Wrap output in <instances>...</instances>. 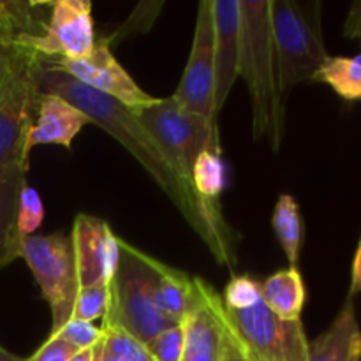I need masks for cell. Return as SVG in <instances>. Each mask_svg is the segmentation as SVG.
<instances>
[{
	"label": "cell",
	"mask_w": 361,
	"mask_h": 361,
	"mask_svg": "<svg viewBox=\"0 0 361 361\" xmlns=\"http://www.w3.org/2000/svg\"><path fill=\"white\" fill-rule=\"evenodd\" d=\"M34 81L39 94H55L69 101L85 113L92 123L115 137L129 154L143 166L148 175L164 190L190 228L208 245L215 259L228 268L235 267V254L229 229L219 212L217 203H208L190 190L176 175L161 145L148 133L133 109L115 99L92 90L44 59L34 69Z\"/></svg>",
	"instance_id": "1"
},
{
	"label": "cell",
	"mask_w": 361,
	"mask_h": 361,
	"mask_svg": "<svg viewBox=\"0 0 361 361\" xmlns=\"http://www.w3.org/2000/svg\"><path fill=\"white\" fill-rule=\"evenodd\" d=\"M240 76L252 102L254 141L281 150L286 127V94L281 87L271 37L270 0H240Z\"/></svg>",
	"instance_id": "2"
},
{
	"label": "cell",
	"mask_w": 361,
	"mask_h": 361,
	"mask_svg": "<svg viewBox=\"0 0 361 361\" xmlns=\"http://www.w3.org/2000/svg\"><path fill=\"white\" fill-rule=\"evenodd\" d=\"M271 37L284 94L316 81L330 59L323 39L319 0H270Z\"/></svg>",
	"instance_id": "3"
},
{
	"label": "cell",
	"mask_w": 361,
	"mask_h": 361,
	"mask_svg": "<svg viewBox=\"0 0 361 361\" xmlns=\"http://www.w3.org/2000/svg\"><path fill=\"white\" fill-rule=\"evenodd\" d=\"M118 242V268L109 286L111 300L102 319L111 321L140 342L148 344L159 334L175 326V323L155 309V271L150 264V256L122 238Z\"/></svg>",
	"instance_id": "4"
},
{
	"label": "cell",
	"mask_w": 361,
	"mask_h": 361,
	"mask_svg": "<svg viewBox=\"0 0 361 361\" xmlns=\"http://www.w3.org/2000/svg\"><path fill=\"white\" fill-rule=\"evenodd\" d=\"M148 133L155 137L182 182L192 189V169L201 152L222 154L219 129L187 113L175 97L159 99L134 111ZM196 194V192H194Z\"/></svg>",
	"instance_id": "5"
},
{
	"label": "cell",
	"mask_w": 361,
	"mask_h": 361,
	"mask_svg": "<svg viewBox=\"0 0 361 361\" xmlns=\"http://www.w3.org/2000/svg\"><path fill=\"white\" fill-rule=\"evenodd\" d=\"M21 257L27 261L42 298L51 309V331H55L73 317L74 300L80 289L71 235L25 236Z\"/></svg>",
	"instance_id": "6"
},
{
	"label": "cell",
	"mask_w": 361,
	"mask_h": 361,
	"mask_svg": "<svg viewBox=\"0 0 361 361\" xmlns=\"http://www.w3.org/2000/svg\"><path fill=\"white\" fill-rule=\"evenodd\" d=\"M226 314L252 361H307L310 344L300 319L275 316L263 300Z\"/></svg>",
	"instance_id": "7"
},
{
	"label": "cell",
	"mask_w": 361,
	"mask_h": 361,
	"mask_svg": "<svg viewBox=\"0 0 361 361\" xmlns=\"http://www.w3.org/2000/svg\"><path fill=\"white\" fill-rule=\"evenodd\" d=\"M175 101L190 115L219 129V109L215 106V60H214V11L212 0L197 6L192 48Z\"/></svg>",
	"instance_id": "8"
},
{
	"label": "cell",
	"mask_w": 361,
	"mask_h": 361,
	"mask_svg": "<svg viewBox=\"0 0 361 361\" xmlns=\"http://www.w3.org/2000/svg\"><path fill=\"white\" fill-rule=\"evenodd\" d=\"M90 0L51 2L42 35L20 42L44 60H80L95 48Z\"/></svg>",
	"instance_id": "9"
},
{
	"label": "cell",
	"mask_w": 361,
	"mask_h": 361,
	"mask_svg": "<svg viewBox=\"0 0 361 361\" xmlns=\"http://www.w3.org/2000/svg\"><path fill=\"white\" fill-rule=\"evenodd\" d=\"M185 345L182 361H221L228 314L222 296L201 277H192L189 309L182 321Z\"/></svg>",
	"instance_id": "10"
},
{
	"label": "cell",
	"mask_w": 361,
	"mask_h": 361,
	"mask_svg": "<svg viewBox=\"0 0 361 361\" xmlns=\"http://www.w3.org/2000/svg\"><path fill=\"white\" fill-rule=\"evenodd\" d=\"M39 60L41 56L0 88V175L14 162L28 161L25 140L37 113L34 69Z\"/></svg>",
	"instance_id": "11"
},
{
	"label": "cell",
	"mask_w": 361,
	"mask_h": 361,
	"mask_svg": "<svg viewBox=\"0 0 361 361\" xmlns=\"http://www.w3.org/2000/svg\"><path fill=\"white\" fill-rule=\"evenodd\" d=\"M56 69L63 71L80 83L87 85L92 90L115 99L133 111L147 108L157 97L148 95L130 74L113 56L111 49L102 42H95V48L90 55L80 60H46Z\"/></svg>",
	"instance_id": "12"
},
{
	"label": "cell",
	"mask_w": 361,
	"mask_h": 361,
	"mask_svg": "<svg viewBox=\"0 0 361 361\" xmlns=\"http://www.w3.org/2000/svg\"><path fill=\"white\" fill-rule=\"evenodd\" d=\"M71 240L80 288L111 284L118 268L120 242L108 222L95 215L78 214Z\"/></svg>",
	"instance_id": "13"
},
{
	"label": "cell",
	"mask_w": 361,
	"mask_h": 361,
	"mask_svg": "<svg viewBox=\"0 0 361 361\" xmlns=\"http://www.w3.org/2000/svg\"><path fill=\"white\" fill-rule=\"evenodd\" d=\"M215 106L221 111L240 76V0H212Z\"/></svg>",
	"instance_id": "14"
},
{
	"label": "cell",
	"mask_w": 361,
	"mask_h": 361,
	"mask_svg": "<svg viewBox=\"0 0 361 361\" xmlns=\"http://www.w3.org/2000/svg\"><path fill=\"white\" fill-rule=\"evenodd\" d=\"M92 120L81 109L55 94H39L37 113L25 140V154L39 145H60L71 150L73 140Z\"/></svg>",
	"instance_id": "15"
},
{
	"label": "cell",
	"mask_w": 361,
	"mask_h": 361,
	"mask_svg": "<svg viewBox=\"0 0 361 361\" xmlns=\"http://www.w3.org/2000/svg\"><path fill=\"white\" fill-rule=\"evenodd\" d=\"M28 161L11 164L0 175V270L21 257L23 236L18 229V201L27 183Z\"/></svg>",
	"instance_id": "16"
},
{
	"label": "cell",
	"mask_w": 361,
	"mask_h": 361,
	"mask_svg": "<svg viewBox=\"0 0 361 361\" xmlns=\"http://www.w3.org/2000/svg\"><path fill=\"white\" fill-rule=\"evenodd\" d=\"M361 330L353 298L345 300L338 316L323 335L309 345L307 361H360Z\"/></svg>",
	"instance_id": "17"
},
{
	"label": "cell",
	"mask_w": 361,
	"mask_h": 361,
	"mask_svg": "<svg viewBox=\"0 0 361 361\" xmlns=\"http://www.w3.org/2000/svg\"><path fill=\"white\" fill-rule=\"evenodd\" d=\"M49 9V2L0 0V42L20 46L25 39L42 35Z\"/></svg>",
	"instance_id": "18"
},
{
	"label": "cell",
	"mask_w": 361,
	"mask_h": 361,
	"mask_svg": "<svg viewBox=\"0 0 361 361\" xmlns=\"http://www.w3.org/2000/svg\"><path fill=\"white\" fill-rule=\"evenodd\" d=\"M150 264L155 271L154 303L155 309L168 317L171 323H182L189 309L192 277L176 268L168 267L162 261L150 256Z\"/></svg>",
	"instance_id": "19"
},
{
	"label": "cell",
	"mask_w": 361,
	"mask_h": 361,
	"mask_svg": "<svg viewBox=\"0 0 361 361\" xmlns=\"http://www.w3.org/2000/svg\"><path fill=\"white\" fill-rule=\"evenodd\" d=\"M263 302L275 316L282 319H300L307 293L303 277L296 267L275 271L274 275L261 282Z\"/></svg>",
	"instance_id": "20"
},
{
	"label": "cell",
	"mask_w": 361,
	"mask_h": 361,
	"mask_svg": "<svg viewBox=\"0 0 361 361\" xmlns=\"http://www.w3.org/2000/svg\"><path fill=\"white\" fill-rule=\"evenodd\" d=\"M271 228L284 249L289 264L296 267L303 245V219L295 197L289 194H282L279 197L271 215Z\"/></svg>",
	"instance_id": "21"
},
{
	"label": "cell",
	"mask_w": 361,
	"mask_h": 361,
	"mask_svg": "<svg viewBox=\"0 0 361 361\" xmlns=\"http://www.w3.org/2000/svg\"><path fill=\"white\" fill-rule=\"evenodd\" d=\"M316 81L326 83L345 101H361V53L356 56H330Z\"/></svg>",
	"instance_id": "22"
},
{
	"label": "cell",
	"mask_w": 361,
	"mask_h": 361,
	"mask_svg": "<svg viewBox=\"0 0 361 361\" xmlns=\"http://www.w3.org/2000/svg\"><path fill=\"white\" fill-rule=\"evenodd\" d=\"M226 187V166L221 154L204 150L197 155L192 169V189L197 197L217 203Z\"/></svg>",
	"instance_id": "23"
},
{
	"label": "cell",
	"mask_w": 361,
	"mask_h": 361,
	"mask_svg": "<svg viewBox=\"0 0 361 361\" xmlns=\"http://www.w3.org/2000/svg\"><path fill=\"white\" fill-rule=\"evenodd\" d=\"M102 338L101 344L111 355L118 356L123 361H154L148 355L147 344L137 341L136 337L116 326L108 319H102Z\"/></svg>",
	"instance_id": "24"
},
{
	"label": "cell",
	"mask_w": 361,
	"mask_h": 361,
	"mask_svg": "<svg viewBox=\"0 0 361 361\" xmlns=\"http://www.w3.org/2000/svg\"><path fill=\"white\" fill-rule=\"evenodd\" d=\"M162 7H164V2H141L134 7L133 13L129 14V18L126 20V23L120 25L115 32H113L109 37L102 39V44L108 46L111 49V46L118 44V42H123L126 39L136 37V35L145 34V32L150 30L154 27L155 20L161 14Z\"/></svg>",
	"instance_id": "25"
},
{
	"label": "cell",
	"mask_w": 361,
	"mask_h": 361,
	"mask_svg": "<svg viewBox=\"0 0 361 361\" xmlns=\"http://www.w3.org/2000/svg\"><path fill=\"white\" fill-rule=\"evenodd\" d=\"M109 286H87V288L78 289L73 307V317L90 321V323L102 319L108 312L109 300H111Z\"/></svg>",
	"instance_id": "26"
},
{
	"label": "cell",
	"mask_w": 361,
	"mask_h": 361,
	"mask_svg": "<svg viewBox=\"0 0 361 361\" xmlns=\"http://www.w3.org/2000/svg\"><path fill=\"white\" fill-rule=\"evenodd\" d=\"M263 300L261 284L250 275H236L226 286L222 302L228 310H245Z\"/></svg>",
	"instance_id": "27"
},
{
	"label": "cell",
	"mask_w": 361,
	"mask_h": 361,
	"mask_svg": "<svg viewBox=\"0 0 361 361\" xmlns=\"http://www.w3.org/2000/svg\"><path fill=\"white\" fill-rule=\"evenodd\" d=\"M44 219V207L37 190L25 183L20 192V201H18V229L20 235L32 236L39 229Z\"/></svg>",
	"instance_id": "28"
},
{
	"label": "cell",
	"mask_w": 361,
	"mask_h": 361,
	"mask_svg": "<svg viewBox=\"0 0 361 361\" xmlns=\"http://www.w3.org/2000/svg\"><path fill=\"white\" fill-rule=\"evenodd\" d=\"M185 334L183 324L178 323L168 328L147 344L148 355L154 361H182Z\"/></svg>",
	"instance_id": "29"
},
{
	"label": "cell",
	"mask_w": 361,
	"mask_h": 361,
	"mask_svg": "<svg viewBox=\"0 0 361 361\" xmlns=\"http://www.w3.org/2000/svg\"><path fill=\"white\" fill-rule=\"evenodd\" d=\"M49 334L62 337L78 351H85V349H92L99 344V341L102 338V328L95 323H90V321L71 317L67 323H63L62 326L56 328L55 331H49Z\"/></svg>",
	"instance_id": "30"
},
{
	"label": "cell",
	"mask_w": 361,
	"mask_h": 361,
	"mask_svg": "<svg viewBox=\"0 0 361 361\" xmlns=\"http://www.w3.org/2000/svg\"><path fill=\"white\" fill-rule=\"evenodd\" d=\"M35 55L32 49L23 48L18 44H7L0 42V88L7 83L13 76H16L20 71L34 63Z\"/></svg>",
	"instance_id": "31"
},
{
	"label": "cell",
	"mask_w": 361,
	"mask_h": 361,
	"mask_svg": "<svg viewBox=\"0 0 361 361\" xmlns=\"http://www.w3.org/2000/svg\"><path fill=\"white\" fill-rule=\"evenodd\" d=\"M76 353L80 351L76 348H73L69 342H66L59 335L49 334L44 344L30 358H27V361H69Z\"/></svg>",
	"instance_id": "32"
},
{
	"label": "cell",
	"mask_w": 361,
	"mask_h": 361,
	"mask_svg": "<svg viewBox=\"0 0 361 361\" xmlns=\"http://www.w3.org/2000/svg\"><path fill=\"white\" fill-rule=\"evenodd\" d=\"M221 361H252V358L247 353L245 345L242 344L240 337L236 335L235 328L229 323L228 317V331H226V342H224V353H222Z\"/></svg>",
	"instance_id": "33"
},
{
	"label": "cell",
	"mask_w": 361,
	"mask_h": 361,
	"mask_svg": "<svg viewBox=\"0 0 361 361\" xmlns=\"http://www.w3.org/2000/svg\"><path fill=\"white\" fill-rule=\"evenodd\" d=\"M344 35L349 39H358L361 44V2L353 4L344 25Z\"/></svg>",
	"instance_id": "34"
},
{
	"label": "cell",
	"mask_w": 361,
	"mask_h": 361,
	"mask_svg": "<svg viewBox=\"0 0 361 361\" xmlns=\"http://www.w3.org/2000/svg\"><path fill=\"white\" fill-rule=\"evenodd\" d=\"M361 291V238L356 249L355 261H353V271H351V289H349V298H355Z\"/></svg>",
	"instance_id": "35"
},
{
	"label": "cell",
	"mask_w": 361,
	"mask_h": 361,
	"mask_svg": "<svg viewBox=\"0 0 361 361\" xmlns=\"http://www.w3.org/2000/svg\"><path fill=\"white\" fill-rule=\"evenodd\" d=\"M94 361H123V360H120L118 356L106 351V349L102 348L101 341H99V344L94 348Z\"/></svg>",
	"instance_id": "36"
},
{
	"label": "cell",
	"mask_w": 361,
	"mask_h": 361,
	"mask_svg": "<svg viewBox=\"0 0 361 361\" xmlns=\"http://www.w3.org/2000/svg\"><path fill=\"white\" fill-rule=\"evenodd\" d=\"M95 348V345H94ZM94 348L76 353L69 361H94Z\"/></svg>",
	"instance_id": "37"
},
{
	"label": "cell",
	"mask_w": 361,
	"mask_h": 361,
	"mask_svg": "<svg viewBox=\"0 0 361 361\" xmlns=\"http://www.w3.org/2000/svg\"><path fill=\"white\" fill-rule=\"evenodd\" d=\"M0 361H27V360L13 355V353H9L7 349H4L2 345H0Z\"/></svg>",
	"instance_id": "38"
}]
</instances>
